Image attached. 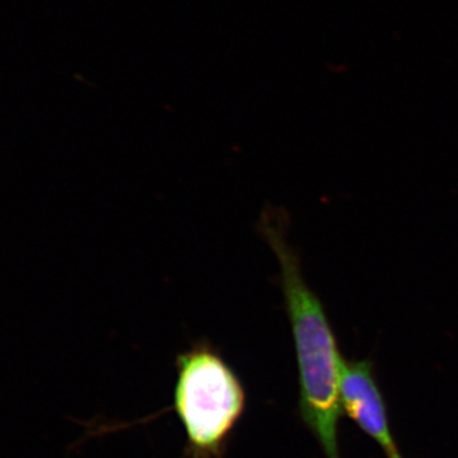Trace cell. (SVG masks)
<instances>
[{
    "label": "cell",
    "instance_id": "1",
    "mask_svg": "<svg viewBox=\"0 0 458 458\" xmlns=\"http://www.w3.org/2000/svg\"><path fill=\"white\" fill-rule=\"evenodd\" d=\"M256 229L279 264V286L297 360L301 420L318 442L325 458H342L340 377L345 358L324 304L304 278L300 255L289 241L288 214L282 208L267 205Z\"/></svg>",
    "mask_w": 458,
    "mask_h": 458
},
{
    "label": "cell",
    "instance_id": "4",
    "mask_svg": "<svg viewBox=\"0 0 458 458\" xmlns=\"http://www.w3.org/2000/svg\"><path fill=\"white\" fill-rule=\"evenodd\" d=\"M393 458H403V456H401V454H397V456H394Z\"/></svg>",
    "mask_w": 458,
    "mask_h": 458
},
{
    "label": "cell",
    "instance_id": "2",
    "mask_svg": "<svg viewBox=\"0 0 458 458\" xmlns=\"http://www.w3.org/2000/svg\"><path fill=\"white\" fill-rule=\"evenodd\" d=\"M174 411L185 432V458H225L245 414L247 394L236 370L207 340L177 354Z\"/></svg>",
    "mask_w": 458,
    "mask_h": 458
},
{
    "label": "cell",
    "instance_id": "3",
    "mask_svg": "<svg viewBox=\"0 0 458 458\" xmlns=\"http://www.w3.org/2000/svg\"><path fill=\"white\" fill-rule=\"evenodd\" d=\"M340 403L344 414L375 441L387 458L400 454L391 430L387 403L377 381L372 360H344Z\"/></svg>",
    "mask_w": 458,
    "mask_h": 458
}]
</instances>
